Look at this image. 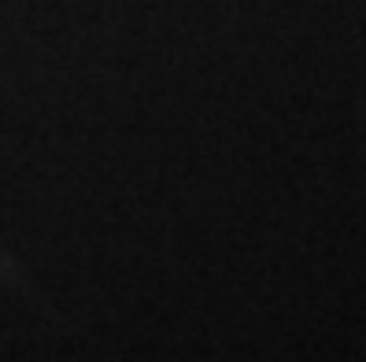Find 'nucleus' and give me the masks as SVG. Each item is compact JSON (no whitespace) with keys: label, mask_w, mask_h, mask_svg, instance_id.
<instances>
[]
</instances>
